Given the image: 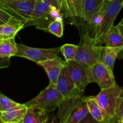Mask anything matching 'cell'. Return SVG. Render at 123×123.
<instances>
[{
	"label": "cell",
	"mask_w": 123,
	"mask_h": 123,
	"mask_svg": "<svg viewBox=\"0 0 123 123\" xmlns=\"http://www.w3.org/2000/svg\"><path fill=\"white\" fill-rule=\"evenodd\" d=\"M123 7V0H108L106 2L99 28L93 41L96 44H103V40L108 31Z\"/></svg>",
	"instance_id": "277c9868"
},
{
	"label": "cell",
	"mask_w": 123,
	"mask_h": 123,
	"mask_svg": "<svg viewBox=\"0 0 123 123\" xmlns=\"http://www.w3.org/2000/svg\"><path fill=\"white\" fill-rule=\"evenodd\" d=\"M10 58L0 57V69L7 68L10 65Z\"/></svg>",
	"instance_id": "83f0119b"
},
{
	"label": "cell",
	"mask_w": 123,
	"mask_h": 123,
	"mask_svg": "<svg viewBox=\"0 0 123 123\" xmlns=\"http://www.w3.org/2000/svg\"><path fill=\"white\" fill-rule=\"evenodd\" d=\"M123 88L117 84L108 88L101 90L96 96V99L106 114L109 123H117L118 108Z\"/></svg>",
	"instance_id": "7a4b0ae2"
},
{
	"label": "cell",
	"mask_w": 123,
	"mask_h": 123,
	"mask_svg": "<svg viewBox=\"0 0 123 123\" xmlns=\"http://www.w3.org/2000/svg\"><path fill=\"white\" fill-rule=\"evenodd\" d=\"M107 1L108 0H84L83 22L85 28L89 27L95 18L100 14Z\"/></svg>",
	"instance_id": "5bb4252c"
},
{
	"label": "cell",
	"mask_w": 123,
	"mask_h": 123,
	"mask_svg": "<svg viewBox=\"0 0 123 123\" xmlns=\"http://www.w3.org/2000/svg\"><path fill=\"white\" fill-rule=\"evenodd\" d=\"M118 58L120 59H123V50L120 53V54H119V56H118Z\"/></svg>",
	"instance_id": "f546056e"
},
{
	"label": "cell",
	"mask_w": 123,
	"mask_h": 123,
	"mask_svg": "<svg viewBox=\"0 0 123 123\" xmlns=\"http://www.w3.org/2000/svg\"><path fill=\"white\" fill-rule=\"evenodd\" d=\"M62 0H36L28 26L47 31L48 25L56 19H63Z\"/></svg>",
	"instance_id": "6da1fadb"
},
{
	"label": "cell",
	"mask_w": 123,
	"mask_h": 123,
	"mask_svg": "<svg viewBox=\"0 0 123 123\" xmlns=\"http://www.w3.org/2000/svg\"><path fill=\"white\" fill-rule=\"evenodd\" d=\"M102 44L107 46L123 47V36L117 25L109 27Z\"/></svg>",
	"instance_id": "ffe728a7"
},
{
	"label": "cell",
	"mask_w": 123,
	"mask_h": 123,
	"mask_svg": "<svg viewBox=\"0 0 123 123\" xmlns=\"http://www.w3.org/2000/svg\"><path fill=\"white\" fill-rule=\"evenodd\" d=\"M78 49L79 45L72 44H65L61 46V53L64 58L65 62L74 61Z\"/></svg>",
	"instance_id": "603a6c76"
},
{
	"label": "cell",
	"mask_w": 123,
	"mask_h": 123,
	"mask_svg": "<svg viewBox=\"0 0 123 123\" xmlns=\"http://www.w3.org/2000/svg\"><path fill=\"white\" fill-rule=\"evenodd\" d=\"M14 18H18L14 16L13 14L10 13L3 8L0 7V25L7 22Z\"/></svg>",
	"instance_id": "484cf974"
},
{
	"label": "cell",
	"mask_w": 123,
	"mask_h": 123,
	"mask_svg": "<svg viewBox=\"0 0 123 123\" xmlns=\"http://www.w3.org/2000/svg\"><path fill=\"white\" fill-rule=\"evenodd\" d=\"M102 46L96 44L88 36L84 34L80 45L76 53L74 61L92 66L98 61H100Z\"/></svg>",
	"instance_id": "5b68a950"
},
{
	"label": "cell",
	"mask_w": 123,
	"mask_h": 123,
	"mask_svg": "<svg viewBox=\"0 0 123 123\" xmlns=\"http://www.w3.org/2000/svg\"><path fill=\"white\" fill-rule=\"evenodd\" d=\"M85 97L84 95H78L64 98L58 107L57 118L59 121L61 123H67L72 112L85 101Z\"/></svg>",
	"instance_id": "8fae6325"
},
{
	"label": "cell",
	"mask_w": 123,
	"mask_h": 123,
	"mask_svg": "<svg viewBox=\"0 0 123 123\" xmlns=\"http://www.w3.org/2000/svg\"><path fill=\"white\" fill-rule=\"evenodd\" d=\"M18 50L15 56L24 58L36 62L58 56L61 53V47L54 48H36L22 44H18Z\"/></svg>",
	"instance_id": "ba28073f"
},
{
	"label": "cell",
	"mask_w": 123,
	"mask_h": 123,
	"mask_svg": "<svg viewBox=\"0 0 123 123\" xmlns=\"http://www.w3.org/2000/svg\"><path fill=\"white\" fill-rule=\"evenodd\" d=\"M19 104L20 103L14 102L2 94L0 95V111L1 112L9 110Z\"/></svg>",
	"instance_id": "d4e9b609"
},
{
	"label": "cell",
	"mask_w": 123,
	"mask_h": 123,
	"mask_svg": "<svg viewBox=\"0 0 123 123\" xmlns=\"http://www.w3.org/2000/svg\"><path fill=\"white\" fill-rule=\"evenodd\" d=\"M117 123H123V91L121 93L120 102H119Z\"/></svg>",
	"instance_id": "4316f807"
},
{
	"label": "cell",
	"mask_w": 123,
	"mask_h": 123,
	"mask_svg": "<svg viewBox=\"0 0 123 123\" xmlns=\"http://www.w3.org/2000/svg\"><path fill=\"white\" fill-rule=\"evenodd\" d=\"M36 0H0V7L14 16L26 22L28 26L31 19Z\"/></svg>",
	"instance_id": "52a82bcc"
},
{
	"label": "cell",
	"mask_w": 123,
	"mask_h": 123,
	"mask_svg": "<svg viewBox=\"0 0 123 123\" xmlns=\"http://www.w3.org/2000/svg\"><path fill=\"white\" fill-rule=\"evenodd\" d=\"M64 97L59 91L56 85L49 84L34 98L25 103L27 106H37L47 112H52L58 108Z\"/></svg>",
	"instance_id": "3957f363"
},
{
	"label": "cell",
	"mask_w": 123,
	"mask_h": 123,
	"mask_svg": "<svg viewBox=\"0 0 123 123\" xmlns=\"http://www.w3.org/2000/svg\"><path fill=\"white\" fill-rule=\"evenodd\" d=\"M90 67L92 82L96 83L100 90L108 88L117 84L114 72H111L103 62L98 61Z\"/></svg>",
	"instance_id": "9c48e42d"
},
{
	"label": "cell",
	"mask_w": 123,
	"mask_h": 123,
	"mask_svg": "<svg viewBox=\"0 0 123 123\" xmlns=\"http://www.w3.org/2000/svg\"><path fill=\"white\" fill-rule=\"evenodd\" d=\"M1 115H2V113H1V112L0 111V123H2V119H1Z\"/></svg>",
	"instance_id": "1f68e13d"
},
{
	"label": "cell",
	"mask_w": 123,
	"mask_h": 123,
	"mask_svg": "<svg viewBox=\"0 0 123 123\" xmlns=\"http://www.w3.org/2000/svg\"></svg>",
	"instance_id": "e575fe53"
},
{
	"label": "cell",
	"mask_w": 123,
	"mask_h": 123,
	"mask_svg": "<svg viewBox=\"0 0 123 123\" xmlns=\"http://www.w3.org/2000/svg\"><path fill=\"white\" fill-rule=\"evenodd\" d=\"M26 22L19 18H14L0 25V36L5 39L15 38L17 34L26 26Z\"/></svg>",
	"instance_id": "9a60e30c"
},
{
	"label": "cell",
	"mask_w": 123,
	"mask_h": 123,
	"mask_svg": "<svg viewBox=\"0 0 123 123\" xmlns=\"http://www.w3.org/2000/svg\"><path fill=\"white\" fill-rule=\"evenodd\" d=\"M88 109L85 101H84L72 112L66 123H79L82 122L83 120L88 116Z\"/></svg>",
	"instance_id": "7402d4cb"
},
{
	"label": "cell",
	"mask_w": 123,
	"mask_h": 123,
	"mask_svg": "<svg viewBox=\"0 0 123 123\" xmlns=\"http://www.w3.org/2000/svg\"><path fill=\"white\" fill-rule=\"evenodd\" d=\"M122 50H123V47H111L107 46H103L100 61L111 72H113L116 59L118 58L119 54Z\"/></svg>",
	"instance_id": "d6986e66"
},
{
	"label": "cell",
	"mask_w": 123,
	"mask_h": 123,
	"mask_svg": "<svg viewBox=\"0 0 123 123\" xmlns=\"http://www.w3.org/2000/svg\"><path fill=\"white\" fill-rule=\"evenodd\" d=\"M5 40H6V39H5L4 38H3V37H1V36H0V42H2V41Z\"/></svg>",
	"instance_id": "4dcf8cb0"
},
{
	"label": "cell",
	"mask_w": 123,
	"mask_h": 123,
	"mask_svg": "<svg viewBox=\"0 0 123 123\" xmlns=\"http://www.w3.org/2000/svg\"><path fill=\"white\" fill-rule=\"evenodd\" d=\"M117 27L118 28V29L120 30V32H121V34H122L123 36V24H118L117 25Z\"/></svg>",
	"instance_id": "f1b7e54d"
},
{
	"label": "cell",
	"mask_w": 123,
	"mask_h": 123,
	"mask_svg": "<svg viewBox=\"0 0 123 123\" xmlns=\"http://www.w3.org/2000/svg\"><path fill=\"white\" fill-rule=\"evenodd\" d=\"M56 86L64 98L78 95H84V92L78 90L73 84L68 74L66 64L59 76Z\"/></svg>",
	"instance_id": "4fadbf2b"
},
{
	"label": "cell",
	"mask_w": 123,
	"mask_h": 123,
	"mask_svg": "<svg viewBox=\"0 0 123 123\" xmlns=\"http://www.w3.org/2000/svg\"><path fill=\"white\" fill-rule=\"evenodd\" d=\"M68 74L76 88L84 92L86 86L92 83L91 67L75 61L66 62Z\"/></svg>",
	"instance_id": "8992f818"
},
{
	"label": "cell",
	"mask_w": 123,
	"mask_h": 123,
	"mask_svg": "<svg viewBox=\"0 0 123 123\" xmlns=\"http://www.w3.org/2000/svg\"><path fill=\"white\" fill-rule=\"evenodd\" d=\"M1 92H0V95H1Z\"/></svg>",
	"instance_id": "836d02e7"
},
{
	"label": "cell",
	"mask_w": 123,
	"mask_h": 123,
	"mask_svg": "<svg viewBox=\"0 0 123 123\" xmlns=\"http://www.w3.org/2000/svg\"><path fill=\"white\" fill-rule=\"evenodd\" d=\"M37 64L40 66L44 70L49 78V84L56 85L66 62H64L59 56H56L38 62Z\"/></svg>",
	"instance_id": "7c38bea8"
},
{
	"label": "cell",
	"mask_w": 123,
	"mask_h": 123,
	"mask_svg": "<svg viewBox=\"0 0 123 123\" xmlns=\"http://www.w3.org/2000/svg\"><path fill=\"white\" fill-rule=\"evenodd\" d=\"M28 106L26 105L19 104L17 106L6 111L2 112L1 119L3 123H21L24 119Z\"/></svg>",
	"instance_id": "ac0fdd59"
},
{
	"label": "cell",
	"mask_w": 123,
	"mask_h": 123,
	"mask_svg": "<svg viewBox=\"0 0 123 123\" xmlns=\"http://www.w3.org/2000/svg\"><path fill=\"white\" fill-rule=\"evenodd\" d=\"M119 24H123V18L122 20H121V22H120L119 23Z\"/></svg>",
	"instance_id": "d6a6232c"
},
{
	"label": "cell",
	"mask_w": 123,
	"mask_h": 123,
	"mask_svg": "<svg viewBox=\"0 0 123 123\" xmlns=\"http://www.w3.org/2000/svg\"><path fill=\"white\" fill-rule=\"evenodd\" d=\"M48 118L46 111L37 106H30L21 123H46Z\"/></svg>",
	"instance_id": "e0dca14e"
},
{
	"label": "cell",
	"mask_w": 123,
	"mask_h": 123,
	"mask_svg": "<svg viewBox=\"0 0 123 123\" xmlns=\"http://www.w3.org/2000/svg\"><path fill=\"white\" fill-rule=\"evenodd\" d=\"M18 44L15 39L9 38L0 42V57L8 58L16 56L18 52Z\"/></svg>",
	"instance_id": "44dd1931"
},
{
	"label": "cell",
	"mask_w": 123,
	"mask_h": 123,
	"mask_svg": "<svg viewBox=\"0 0 123 123\" xmlns=\"http://www.w3.org/2000/svg\"><path fill=\"white\" fill-rule=\"evenodd\" d=\"M85 101L89 114L94 120L99 123H109L108 116L99 105L96 96L85 97Z\"/></svg>",
	"instance_id": "2e32d148"
},
{
	"label": "cell",
	"mask_w": 123,
	"mask_h": 123,
	"mask_svg": "<svg viewBox=\"0 0 123 123\" xmlns=\"http://www.w3.org/2000/svg\"><path fill=\"white\" fill-rule=\"evenodd\" d=\"M62 13L72 24L79 26L84 18V0H62Z\"/></svg>",
	"instance_id": "30bf717a"
},
{
	"label": "cell",
	"mask_w": 123,
	"mask_h": 123,
	"mask_svg": "<svg viewBox=\"0 0 123 123\" xmlns=\"http://www.w3.org/2000/svg\"><path fill=\"white\" fill-rule=\"evenodd\" d=\"M46 31L59 38L62 37L64 32V25L62 19H56L52 21L48 25Z\"/></svg>",
	"instance_id": "cb8c5ba5"
}]
</instances>
